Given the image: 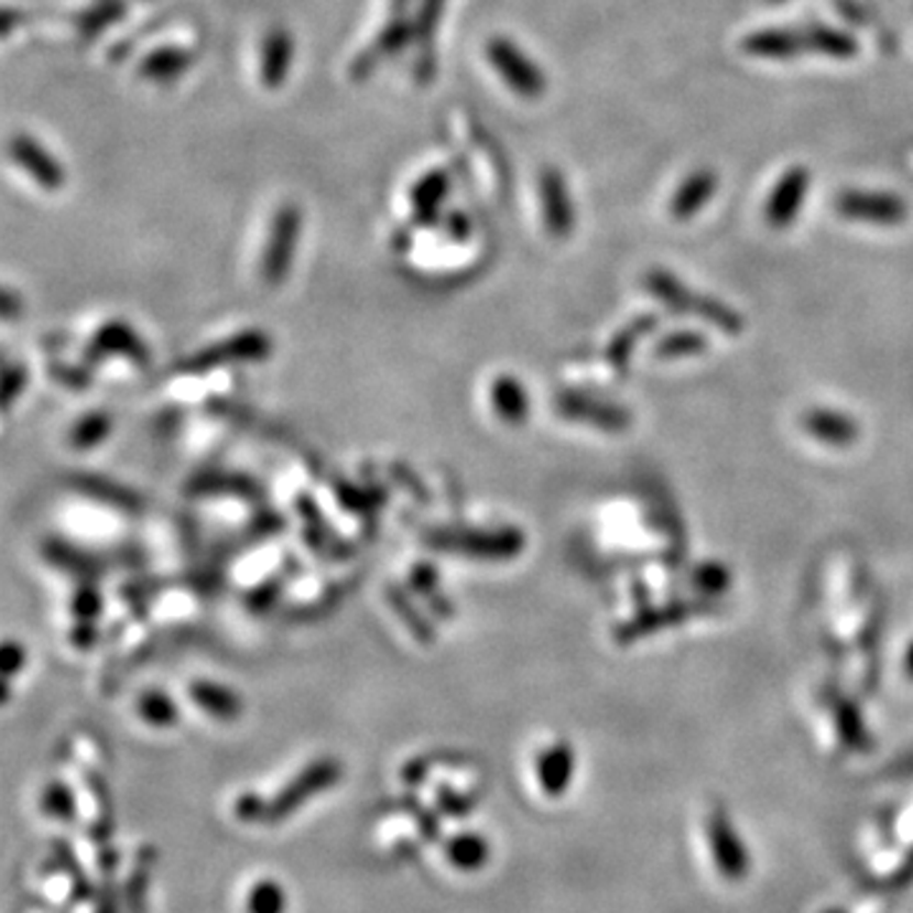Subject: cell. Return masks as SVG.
<instances>
[{"mask_svg":"<svg viewBox=\"0 0 913 913\" xmlns=\"http://www.w3.org/2000/svg\"><path fill=\"white\" fill-rule=\"evenodd\" d=\"M432 551L452 556H467L480 561H508L523 554L525 535L518 528H496V531H455L442 528L424 535Z\"/></svg>","mask_w":913,"mask_h":913,"instance_id":"6da1fadb","label":"cell"},{"mask_svg":"<svg viewBox=\"0 0 913 913\" xmlns=\"http://www.w3.org/2000/svg\"><path fill=\"white\" fill-rule=\"evenodd\" d=\"M644 287H648L657 300H663L670 309H675V313L695 315V317H700V320L714 323L718 330L731 333V335L741 333L743 328L741 315L736 313V309L726 307L724 303H718V300L698 295V292L688 290L681 280L663 270L650 272L648 278H644Z\"/></svg>","mask_w":913,"mask_h":913,"instance_id":"7a4b0ae2","label":"cell"},{"mask_svg":"<svg viewBox=\"0 0 913 913\" xmlns=\"http://www.w3.org/2000/svg\"><path fill=\"white\" fill-rule=\"evenodd\" d=\"M485 58L498 79L523 99H539L548 87L546 74L531 54H525L510 36H490L485 41Z\"/></svg>","mask_w":913,"mask_h":913,"instance_id":"3957f363","label":"cell"},{"mask_svg":"<svg viewBox=\"0 0 913 913\" xmlns=\"http://www.w3.org/2000/svg\"><path fill=\"white\" fill-rule=\"evenodd\" d=\"M300 231H303V211L297 204L287 200L272 216L267 244L262 249V259H259V280L267 287H280L287 280L292 262H295Z\"/></svg>","mask_w":913,"mask_h":913,"instance_id":"277c9868","label":"cell"},{"mask_svg":"<svg viewBox=\"0 0 913 913\" xmlns=\"http://www.w3.org/2000/svg\"><path fill=\"white\" fill-rule=\"evenodd\" d=\"M343 776V767L338 759L323 757L315 759L313 764H307L303 772L290 779V784L278 794V797L267 802V817L264 823H282L290 815L303 807L315 794L330 790L333 784H338Z\"/></svg>","mask_w":913,"mask_h":913,"instance_id":"5b68a950","label":"cell"},{"mask_svg":"<svg viewBox=\"0 0 913 913\" xmlns=\"http://www.w3.org/2000/svg\"><path fill=\"white\" fill-rule=\"evenodd\" d=\"M272 354V338L264 330H244L231 335V338L214 343L198 354L188 356L181 363H175L178 373H208L216 368L231 363H249V360H262Z\"/></svg>","mask_w":913,"mask_h":913,"instance_id":"8992f818","label":"cell"},{"mask_svg":"<svg viewBox=\"0 0 913 913\" xmlns=\"http://www.w3.org/2000/svg\"><path fill=\"white\" fill-rule=\"evenodd\" d=\"M8 155L29 178L46 194H58L66 186V167L39 138L31 132H15L8 140Z\"/></svg>","mask_w":913,"mask_h":913,"instance_id":"52a82bcc","label":"cell"},{"mask_svg":"<svg viewBox=\"0 0 913 913\" xmlns=\"http://www.w3.org/2000/svg\"><path fill=\"white\" fill-rule=\"evenodd\" d=\"M835 208L845 219L876 226H899L909 219L906 200L883 191H843Z\"/></svg>","mask_w":913,"mask_h":913,"instance_id":"ba28073f","label":"cell"},{"mask_svg":"<svg viewBox=\"0 0 913 913\" xmlns=\"http://www.w3.org/2000/svg\"><path fill=\"white\" fill-rule=\"evenodd\" d=\"M292 64H295V36L287 29L274 26L264 33L259 44L257 72L259 84L267 91H278L290 79Z\"/></svg>","mask_w":913,"mask_h":913,"instance_id":"9c48e42d","label":"cell"},{"mask_svg":"<svg viewBox=\"0 0 913 913\" xmlns=\"http://www.w3.org/2000/svg\"><path fill=\"white\" fill-rule=\"evenodd\" d=\"M556 409L561 416L572 419V422L591 424V426H597V430L615 432V434L624 432L632 422L630 412H624L622 406L607 404V401L584 396V393H576V391H561L556 396Z\"/></svg>","mask_w":913,"mask_h":913,"instance_id":"30bf717a","label":"cell"},{"mask_svg":"<svg viewBox=\"0 0 913 913\" xmlns=\"http://www.w3.org/2000/svg\"><path fill=\"white\" fill-rule=\"evenodd\" d=\"M539 196H541V211H543V224H546V231L551 237L564 239L572 237L576 226V211L572 204V194H568V186L556 167H548V171L541 173L539 178Z\"/></svg>","mask_w":913,"mask_h":913,"instance_id":"8fae6325","label":"cell"},{"mask_svg":"<svg viewBox=\"0 0 913 913\" xmlns=\"http://www.w3.org/2000/svg\"><path fill=\"white\" fill-rule=\"evenodd\" d=\"M809 191V171L802 165H794L776 181L772 194L767 198L764 219L772 229H786L802 211L804 198Z\"/></svg>","mask_w":913,"mask_h":913,"instance_id":"7c38bea8","label":"cell"},{"mask_svg":"<svg viewBox=\"0 0 913 913\" xmlns=\"http://www.w3.org/2000/svg\"><path fill=\"white\" fill-rule=\"evenodd\" d=\"M714 611V601H673V605L657 607V609H644L630 622H624L617 630V642H634L644 634H652L663 627L681 624L685 619H693L698 615H708Z\"/></svg>","mask_w":913,"mask_h":913,"instance_id":"4fadbf2b","label":"cell"},{"mask_svg":"<svg viewBox=\"0 0 913 913\" xmlns=\"http://www.w3.org/2000/svg\"><path fill=\"white\" fill-rule=\"evenodd\" d=\"M107 356H122L132 360V363H148V348L140 340V335L130 328L124 320H110L97 330L91 338V346L87 348V363H97Z\"/></svg>","mask_w":913,"mask_h":913,"instance_id":"5bb4252c","label":"cell"},{"mask_svg":"<svg viewBox=\"0 0 913 913\" xmlns=\"http://www.w3.org/2000/svg\"><path fill=\"white\" fill-rule=\"evenodd\" d=\"M743 52L759 58H792L800 54H815L812 26L804 29H767L743 39Z\"/></svg>","mask_w":913,"mask_h":913,"instance_id":"9a60e30c","label":"cell"},{"mask_svg":"<svg viewBox=\"0 0 913 913\" xmlns=\"http://www.w3.org/2000/svg\"><path fill=\"white\" fill-rule=\"evenodd\" d=\"M708 837L714 840L716 866L720 876L728 878V881H741L747 876V852H743L739 835H736L733 825L728 823L724 812H714L708 817Z\"/></svg>","mask_w":913,"mask_h":913,"instance_id":"2e32d148","label":"cell"},{"mask_svg":"<svg viewBox=\"0 0 913 913\" xmlns=\"http://www.w3.org/2000/svg\"><path fill=\"white\" fill-rule=\"evenodd\" d=\"M574 769H576V757H574L572 743L556 741V743H551L548 749H543L539 761H535V774H539V784H541L543 794L551 800L564 797L568 786H572Z\"/></svg>","mask_w":913,"mask_h":913,"instance_id":"e0dca14e","label":"cell"},{"mask_svg":"<svg viewBox=\"0 0 913 913\" xmlns=\"http://www.w3.org/2000/svg\"><path fill=\"white\" fill-rule=\"evenodd\" d=\"M196 54L183 46H157L140 58L138 74L153 84H173L194 69Z\"/></svg>","mask_w":913,"mask_h":913,"instance_id":"ac0fdd59","label":"cell"},{"mask_svg":"<svg viewBox=\"0 0 913 913\" xmlns=\"http://www.w3.org/2000/svg\"><path fill=\"white\" fill-rule=\"evenodd\" d=\"M191 700L216 720H224V724H231L241 714H244V703L231 688H226L221 683L214 681H194L188 688Z\"/></svg>","mask_w":913,"mask_h":913,"instance_id":"d6986e66","label":"cell"},{"mask_svg":"<svg viewBox=\"0 0 913 913\" xmlns=\"http://www.w3.org/2000/svg\"><path fill=\"white\" fill-rule=\"evenodd\" d=\"M716 191L718 175L714 171H695L681 183V188L675 191L673 200H670V214H673L677 221L691 219V216L698 214L700 208L716 196Z\"/></svg>","mask_w":913,"mask_h":913,"instance_id":"ffe728a7","label":"cell"},{"mask_svg":"<svg viewBox=\"0 0 913 913\" xmlns=\"http://www.w3.org/2000/svg\"><path fill=\"white\" fill-rule=\"evenodd\" d=\"M802 424L812 437L825 444H835V447H848V444H852L860 437V426L856 419L845 416L840 412H825V409H817V412H809L807 416H804Z\"/></svg>","mask_w":913,"mask_h":913,"instance_id":"44dd1931","label":"cell"},{"mask_svg":"<svg viewBox=\"0 0 913 913\" xmlns=\"http://www.w3.org/2000/svg\"><path fill=\"white\" fill-rule=\"evenodd\" d=\"M490 401L496 414L506 424H523L528 414H531V396H528L523 383L518 381L515 376H498V379L492 381Z\"/></svg>","mask_w":913,"mask_h":913,"instance_id":"7402d4cb","label":"cell"},{"mask_svg":"<svg viewBox=\"0 0 913 913\" xmlns=\"http://www.w3.org/2000/svg\"><path fill=\"white\" fill-rule=\"evenodd\" d=\"M449 191V178L439 171L424 175L419 186L412 191V206H414V221L419 226H432L437 221L439 206Z\"/></svg>","mask_w":913,"mask_h":913,"instance_id":"603a6c76","label":"cell"},{"mask_svg":"<svg viewBox=\"0 0 913 913\" xmlns=\"http://www.w3.org/2000/svg\"><path fill=\"white\" fill-rule=\"evenodd\" d=\"M74 490H79L87 498L105 502V506H112L117 510H130V513L140 510V498L135 496V492H132L130 488H124V485L105 480V477H91V475L74 477Z\"/></svg>","mask_w":913,"mask_h":913,"instance_id":"cb8c5ba5","label":"cell"},{"mask_svg":"<svg viewBox=\"0 0 913 913\" xmlns=\"http://www.w3.org/2000/svg\"><path fill=\"white\" fill-rule=\"evenodd\" d=\"M657 325V317H637L634 323L627 325L624 330H619L615 335V340L609 343V350H607V358L611 368H615L617 376H627V366H630V358L634 354V346L637 340L644 338V335H650V330Z\"/></svg>","mask_w":913,"mask_h":913,"instance_id":"d4e9b609","label":"cell"},{"mask_svg":"<svg viewBox=\"0 0 913 913\" xmlns=\"http://www.w3.org/2000/svg\"><path fill=\"white\" fill-rule=\"evenodd\" d=\"M444 850H447V858L452 866L459 870H467V873L480 870L485 862L490 860V843L485 840L482 835H475V833L455 835Z\"/></svg>","mask_w":913,"mask_h":913,"instance_id":"484cf974","label":"cell"},{"mask_svg":"<svg viewBox=\"0 0 913 913\" xmlns=\"http://www.w3.org/2000/svg\"><path fill=\"white\" fill-rule=\"evenodd\" d=\"M387 599H389V605L393 609V615H396L401 619V622L406 624L409 634H412L416 642H422V644H432L434 642V627H432V622L422 615V611H416L414 601L406 597V591L401 589V586L389 584L387 586Z\"/></svg>","mask_w":913,"mask_h":913,"instance_id":"4316f807","label":"cell"},{"mask_svg":"<svg viewBox=\"0 0 913 913\" xmlns=\"http://www.w3.org/2000/svg\"><path fill=\"white\" fill-rule=\"evenodd\" d=\"M191 488H194V492H200V496H239V498L259 496V485L237 472H206V475L196 477Z\"/></svg>","mask_w":913,"mask_h":913,"instance_id":"83f0119b","label":"cell"},{"mask_svg":"<svg viewBox=\"0 0 913 913\" xmlns=\"http://www.w3.org/2000/svg\"><path fill=\"white\" fill-rule=\"evenodd\" d=\"M409 586H412L419 597L426 599V605H430L434 615L442 619L455 617V605L439 591V576L432 564H414L412 572H409Z\"/></svg>","mask_w":913,"mask_h":913,"instance_id":"f1b7e54d","label":"cell"},{"mask_svg":"<svg viewBox=\"0 0 913 913\" xmlns=\"http://www.w3.org/2000/svg\"><path fill=\"white\" fill-rule=\"evenodd\" d=\"M112 414L107 412H91L84 419H79L77 424L72 426L69 432V444L77 452H89L102 444L107 437L112 434Z\"/></svg>","mask_w":913,"mask_h":913,"instance_id":"f546056e","label":"cell"},{"mask_svg":"<svg viewBox=\"0 0 913 913\" xmlns=\"http://www.w3.org/2000/svg\"><path fill=\"white\" fill-rule=\"evenodd\" d=\"M830 708L835 710L837 728H840L843 741L850 743L852 749H866L868 733H866V726H862L858 708L852 706L848 698H843V695H837V693H830Z\"/></svg>","mask_w":913,"mask_h":913,"instance_id":"4dcf8cb0","label":"cell"},{"mask_svg":"<svg viewBox=\"0 0 913 913\" xmlns=\"http://www.w3.org/2000/svg\"><path fill=\"white\" fill-rule=\"evenodd\" d=\"M138 716L145 720L148 726L167 728L178 724V706H175V700L167 693L150 691L142 693V698L138 700Z\"/></svg>","mask_w":913,"mask_h":913,"instance_id":"1f68e13d","label":"cell"},{"mask_svg":"<svg viewBox=\"0 0 913 913\" xmlns=\"http://www.w3.org/2000/svg\"><path fill=\"white\" fill-rule=\"evenodd\" d=\"M41 809L44 815L58 819V823H72L77 817V797H74L72 786L64 782H48L44 794H41Z\"/></svg>","mask_w":913,"mask_h":913,"instance_id":"d6a6232c","label":"cell"},{"mask_svg":"<svg viewBox=\"0 0 913 913\" xmlns=\"http://www.w3.org/2000/svg\"><path fill=\"white\" fill-rule=\"evenodd\" d=\"M247 909L249 913H284L287 911V893L278 881L262 878V881L251 885Z\"/></svg>","mask_w":913,"mask_h":913,"instance_id":"836d02e7","label":"cell"},{"mask_svg":"<svg viewBox=\"0 0 913 913\" xmlns=\"http://www.w3.org/2000/svg\"><path fill=\"white\" fill-rule=\"evenodd\" d=\"M46 558L52 561V564L66 568V572L84 574V576H97L99 574V564L95 558L81 554V551H74L72 546H66V543H48Z\"/></svg>","mask_w":913,"mask_h":913,"instance_id":"e575fe53","label":"cell"},{"mask_svg":"<svg viewBox=\"0 0 913 913\" xmlns=\"http://www.w3.org/2000/svg\"><path fill=\"white\" fill-rule=\"evenodd\" d=\"M708 348V340L703 338L700 333H673L667 335L657 343V356L663 358H685V356H698V354H706Z\"/></svg>","mask_w":913,"mask_h":913,"instance_id":"d590c367","label":"cell"},{"mask_svg":"<svg viewBox=\"0 0 913 913\" xmlns=\"http://www.w3.org/2000/svg\"><path fill=\"white\" fill-rule=\"evenodd\" d=\"M72 611L79 622H91L102 611V594H99L91 584H81L72 599Z\"/></svg>","mask_w":913,"mask_h":913,"instance_id":"8d00e7d4","label":"cell"},{"mask_svg":"<svg viewBox=\"0 0 913 913\" xmlns=\"http://www.w3.org/2000/svg\"><path fill=\"white\" fill-rule=\"evenodd\" d=\"M693 584H695V589H700V591L718 594L731 584V574H728L724 566L708 564V566H700L698 572L693 574Z\"/></svg>","mask_w":913,"mask_h":913,"instance_id":"74e56055","label":"cell"},{"mask_svg":"<svg viewBox=\"0 0 913 913\" xmlns=\"http://www.w3.org/2000/svg\"><path fill=\"white\" fill-rule=\"evenodd\" d=\"M233 812L241 823H264L267 817V800L257 792H244L239 794V800L233 802Z\"/></svg>","mask_w":913,"mask_h":913,"instance_id":"f35d334b","label":"cell"},{"mask_svg":"<svg viewBox=\"0 0 913 913\" xmlns=\"http://www.w3.org/2000/svg\"><path fill=\"white\" fill-rule=\"evenodd\" d=\"M52 376L58 383H64V387H69L74 391H87L91 387V373L84 371L81 366L52 363Z\"/></svg>","mask_w":913,"mask_h":913,"instance_id":"ab89813d","label":"cell"},{"mask_svg":"<svg viewBox=\"0 0 913 913\" xmlns=\"http://www.w3.org/2000/svg\"><path fill=\"white\" fill-rule=\"evenodd\" d=\"M26 387V368L19 363H6L3 368V409L13 406V399Z\"/></svg>","mask_w":913,"mask_h":913,"instance_id":"60d3db41","label":"cell"},{"mask_svg":"<svg viewBox=\"0 0 913 913\" xmlns=\"http://www.w3.org/2000/svg\"><path fill=\"white\" fill-rule=\"evenodd\" d=\"M439 809L449 817H467L470 809L475 807V800L467 797V794H457L455 790H439L437 792Z\"/></svg>","mask_w":913,"mask_h":913,"instance_id":"b9f144b4","label":"cell"},{"mask_svg":"<svg viewBox=\"0 0 913 913\" xmlns=\"http://www.w3.org/2000/svg\"><path fill=\"white\" fill-rule=\"evenodd\" d=\"M148 866H138L135 868V873H132V878L128 881V893H124V901H128V906H130V911L132 913H140L142 909H145V888H148Z\"/></svg>","mask_w":913,"mask_h":913,"instance_id":"7bdbcfd3","label":"cell"},{"mask_svg":"<svg viewBox=\"0 0 913 913\" xmlns=\"http://www.w3.org/2000/svg\"><path fill=\"white\" fill-rule=\"evenodd\" d=\"M338 498H340L343 506H350V510H368V508H376L381 502L379 492H368V490L360 492L356 488H350V485H346V490L338 488Z\"/></svg>","mask_w":913,"mask_h":913,"instance_id":"ee69618b","label":"cell"},{"mask_svg":"<svg viewBox=\"0 0 913 913\" xmlns=\"http://www.w3.org/2000/svg\"><path fill=\"white\" fill-rule=\"evenodd\" d=\"M26 663V652H23L21 644L15 642H6V650H3V673L11 677L19 673V667H23Z\"/></svg>","mask_w":913,"mask_h":913,"instance_id":"f6af8a7d","label":"cell"},{"mask_svg":"<svg viewBox=\"0 0 913 913\" xmlns=\"http://www.w3.org/2000/svg\"><path fill=\"white\" fill-rule=\"evenodd\" d=\"M447 224H449V233L455 239H467V237H470V219H465L463 214H452L449 219H447Z\"/></svg>","mask_w":913,"mask_h":913,"instance_id":"bcb514c9","label":"cell"},{"mask_svg":"<svg viewBox=\"0 0 913 913\" xmlns=\"http://www.w3.org/2000/svg\"><path fill=\"white\" fill-rule=\"evenodd\" d=\"M74 642H77L79 648H89V644L95 642V627H91V622L77 624V630H74Z\"/></svg>","mask_w":913,"mask_h":913,"instance_id":"7dc6e473","label":"cell"},{"mask_svg":"<svg viewBox=\"0 0 913 913\" xmlns=\"http://www.w3.org/2000/svg\"><path fill=\"white\" fill-rule=\"evenodd\" d=\"M13 313H15V300H13V292H11V290H6V292H3V317H6V320H11Z\"/></svg>","mask_w":913,"mask_h":913,"instance_id":"c3c4849f","label":"cell"},{"mask_svg":"<svg viewBox=\"0 0 913 913\" xmlns=\"http://www.w3.org/2000/svg\"><path fill=\"white\" fill-rule=\"evenodd\" d=\"M906 673H909V677H913V644L906 652Z\"/></svg>","mask_w":913,"mask_h":913,"instance_id":"681fc988","label":"cell"}]
</instances>
